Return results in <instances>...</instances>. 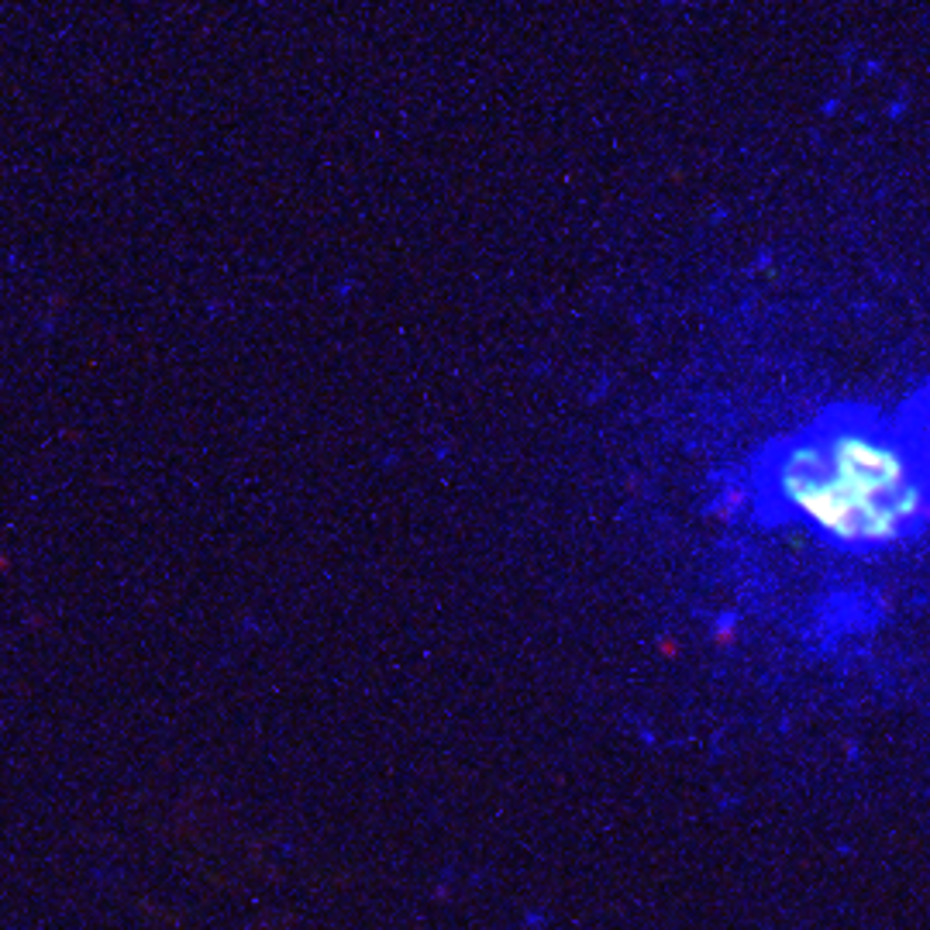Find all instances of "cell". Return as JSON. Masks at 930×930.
<instances>
[{
    "instance_id": "6da1fadb",
    "label": "cell",
    "mask_w": 930,
    "mask_h": 930,
    "mask_svg": "<svg viewBox=\"0 0 930 930\" xmlns=\"http://www.w3.org/2000/svg\"><path fill=\"white\" fill-rule=\"evenodd\" d=\"M748 507L841 555H889L930 534V389L897 404L844 400L751 455Z\"/></svg>"
}]
</instances>
